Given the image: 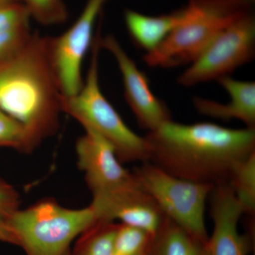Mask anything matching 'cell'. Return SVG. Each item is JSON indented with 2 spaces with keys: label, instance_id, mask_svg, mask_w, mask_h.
Returning <instances> with one entry per match:
<instances>
[{
  "label": "cell",
  "instance_id": "obj_15",
  "mask_svg": "<svg viewBox=\"0 0 255 255\" xmlns=\"http://www.w3.org/2000/svg\"><path fill=\"white\" fill-rule=\"evenodd\" d=\"M192 244V238L164 215L158 230L152 236L147 255H189Z\"/></svg>",
  "mask_w": 255,
  "mask_h": 255
},
{
  "label": "cell",
  "instance_id": "obj_17",
  "mask_svg": "<svg viewBox=\"0 0 255 255\" xmlns=\"http://www.w3.org/2000/svg\"><path fill=\"white\" fill-rule=\"evenodd\" d=\"M117 224L99 222L84 233L71 255H114V238Z\"/></svg>",
  "mask_w": 255,
  "mask_h": 255
},
{
  "label": "cell",
  "instance_id": "obj_20",
  "mask_svg": "<svg viewBox=\"0 0 255 255\" xmlns=\"http://www.w3.org/2000/svg\"><path fill=\"white\" fill-rule=\"evenodd\" d=\"M31 17L43 25L63 23L68 16L63 0H23Z\"/></svg>",
  "mask_w": 255,
  "mask_h": 255
},
{
  "label": "cell",
  "instance_id": "obj_18",
  "mask_svg": "<svg viewBox=\"0 0 255 255\" xmlns=\"http://www.w3.org/2000/svg\"><path fill=\"white\" fill-rule=\"evenodd\" d=\"M152 236L127 225H117L114 238V255H147Z\"/></svg>",
  "mask_w": 255,
  "mask_h": 255
},
{
  "label": "cell",
  "instance_id": "obj_13",
  "mask_svg": "<svg viewBox=\"0 0 255 255\" xmlns=\"http://www.w3.org/2000/svg\"><path fill=\"white\" fill-rule=\"evenodd\" d=\"M228 92L231 102L226 105L218 103L201 97H194L193 103L199 114L211 118L228 122L238 119L246 124L247 128H255V83L238 81L231 76L217 80Z\"/></svg>",
  "mask_w": 255,
  "mask_h": 255
},
{
  "label": "cell",
  "instance_id": "obj_11",
  "mask_svg": "<svg viewBox=\"0 0 255 255\" xmlns=\"http://www.w3.org/2000/svg\"><path fill=\"white\" fill-rule=\"evenodd\" d=\"M90 206L100 222L122 221L154 236L163 214L139 184L121 190L93 196Z\"/></svg>",
  "mask_w": 255,
  "mask_h": 255
},
{
  "label": "cell",
  "instance_id": "obj_2",
  "mask_svg": "<svg viewBox=\"0 0 255 255\" xmlns=\"http://www.w3.org/2000/svg\"><path fill=\"white\" fill-rule=\"evenodd\" d=\"M49 40L32 34L21 50L0 62V109L23 126L34 147L58 130L63 112Z\"/></svg>",
  "mask_w": 255,
  "mask_h": 255
},
{
  "label": "cell",
  "instance_id": "obj_4",
  "mask_svg": "<svg viewBox=\"0 0 255 255\" xmlns=\"http://www.w3.org/2000/svg\"><path fill=\"white\" fill-rule=\"evenodd\" d=\"M101 25L92 46V57L87 78L77 95L63 98L62 110L73 117L85 130L96 132L113 146L121 162H145V137L132 131L102 93L99 80Z\"/></svg>",
  "mask_w": 255,
  "mask_h": 255
},
{
  "label": "cell",
  "instance_id": "obj_5",
  "mask_svg": "<svg viewBox=\"0 0 255 255\" xmlns=\"http://www.w3.org/2000/svg\"><path fill=\"white\" fill-rule=\"evenodd\" d=\"M26 255H65L79 236L100 222L91 206L67 209L55 201H41L6 218Z\"/></svg>",
  "mask_w": 255,
  "mask_h": 255
},
{
  "label": "cell",
  "instance_id": "obj_19",
  "mask_svg": "<svg viewBox=\"0 0 255 255\" xmlns=\"http://www.w3.org/2000/svg\"><path fill=\"white\" fill-rule=\"evenodd\" d=\"M0 147L28 152L34 149L29 135L21 124L0 109Z\"/></svg>",
  "mask_w": 255,
  "mask_h": 255
},
{
  "label": "cell",
  "instance_id": "obj_22",
  "mask_svg": "<svg viewBox=\"0 0 255 255\" xmlns=\"http://www.w3.org/2000/svg\"><path fill=\"white\" fill-rule=\"evenodd\" d=\"M0 242L18 246L16 236L10 229L6 219L4 217H0Z\"/></svg>",
  "mask_w": 255,
  "mask_h": 255
},
{
  "label": "cell",
  "instance_id": "obj_23",
  "mask_svg": "<svg viewBox=\"0 0 255 255\" xmlns=\"http://www.w3.org/2000/svg\"><path fill=\"white\" fill-rule=\"evenodd\" d=\"M189 255H209L206 243H202L193 239L192 247Z\"/></svg>",
  "mask_w": 255,
  "mask_h": 255
},
{
  "label": "cell",
  "instance_id": "obj_6",
  "mask_svg": "<svg viewBox=\"0 0 255 255\" xmlns=\"http://www.w3.org/2000/svg\"><path fill=\"white\" fill-rule=\"evenodd\" d=\"M132 173L164 216L192 239L202 243L208 241L204 216L206 202L214 185L174 177L147 161L141 162Z\"/></svg>",
  "mask_w": 255,
  "mask_h": 255
},
{
  "label": "cell",
  "instance_id": "obj_3",
  "mask_svg": "<svg viewBox=\"0 0 255 255\" xmlns=\"http://www.w3.org/2000/svg\"><path fill=\"white\" fill-rule=\"evenodd\" d=\"M181 22L155 50L144 55L150 67L170 68L192 63L230 24L251 11L243 0H189Z\"/></svg>",
  "mask_w": 255,
  "mask_h": 255
},
{
  "label": "cell",
  "instance_id": "obj_14",
  "mask_svg": "<svg viewBox=\"0 0 255 255\" xmlns=\"http://www.w3.org/2000/svg\"><path fill=\"white\" fill-rule=\"evenodd\" d=\"M182 16V8L171 14L159 16H148L127 9L124 20L134 43L149 53L155 50L181 22Z\"/></svg>",
  "mask_w": 255,
  "mask_h": 255
},
{
  "label": "cell",
  "instance_id": "obj_26",
  "mask_svg": "<svg viewBox=\"0 0 255 255\" xmlns=\"http://www.w3.org/2000/svg\"><path fill=\"white\" fill-rule=\"evenodd\" d=\"M65 255H71V253H70V251H68Z\"/></svg>",
  "mask_w": 255,
  "mask_h": 255
},
{
  "label": "cell",
  "instance_id": "obj_9",
  "mask_svg": "<svg viewBox=\"0 0 255 255\" xmlns=\"http://www.w3.org/2000/svg\"><path fill=\"white\" fill-rule=\"evenodd\" d=\"M79 168L85 174L92 196L108 194L138 184L122 166L113 146L96 132L85 130L76 142Z\"/></svg>",
  "mask_w": 255,
  "mask_h": 255
},
{
  "label": "cell",
  "instance_id": "obj_8",
  "mask_svg": "<svg viewBox=\"0 0 255 255\" xmlns=\"http://www.w3.org/2000/svg\"><path fill=\"white\" fill-rule=\"evenodd\" d=\"M108 0H87L73 24L58 37H50V60L63 98L78 94L83 85L82 65L92 48L96 22Z\"/></svg>",
  "mask_w": 255,
  "mask_h": 255
},
{
  "label": "cell",
  "instance_id": "obj_24",
  "mask_svg": "<svg viewBox=\"0 0 255 255\" xmlns=\"http://www.w3.org/2000/svg\"><path fill=\"white\" fill-rule=\"evenodd\" d=\"M22 1L23 0H0V5L13 4V3L22 2Z\"/></svg>",
  "mask_w": 255,
  "mask_h": 255
},
{
  "label": "cell",
  "instance_id": "obj_16",
  "mask_svg": "<svg viewBox=\"0 0 255 255\" xmlns=\"http://www.w3.org/2000/svg\"><path fill=\"white\" fill-rule=\"evenodd\" d=\"M228 184L241 203L245 214L255 210V152L234 167Z\"/></svg>",
  "mask_w": 255,
  "mask_h": 255
},
{
  "label": "cell",
  "instance_id": "obj_21",
  "mask_svg": "<svg viewBox=\"0 0 255 255\" xmlns=\"http://www.w3.org/2000/svg\"><path fill=\"white\" fill-rule=\"evenodd\" d=\"M19 197L12 186L0 178V217L7 218L18 209Z\"/></svg>",
  "mask_w": 255,
  "mask_h": 255
},
{
  "label": "cell",
  "instance_id": "obj_7",
  "mask_svg": "<svg viewBox=\"0 0 255 255\" xmlns=\"http://www.w3.org/2000/svg\"><path fill=\"white\" fill-rule=\"evenodd\" d=\"M255 55V18L251 11L223 29L179 77L178 83L191 87L230 76Z\"/></svg>",
  "mask_w": 255,
  "mask_h": 255
},
{
  "label": "cell",
  "instance_id": "obj_10",
  "mask_svg": "<svg viewBox=\"0 0 255 255\" xmlns=\"http://www.w3.org/2000/svg\"><path fill=\"white\" fill-rule=\"evenodd\" d=\"M100 46L113 55L123 78L124 97L140 127L154 131L172 120L167 105L151 90L145 74L137 68L113 35L100 38Z\"/></svg>",
  "mask_w": 255,
  "mask_h": 255
},
{
  "label": "cell",
  "instance_id": "obj_12",
  "mask_svg": "<svg viewBox=\"0 0 255 255\" xmlns=\"http://www.w3.org/2000/svg\"><path fill=\"white\" fill-rule=\"evenodd\" d=\"M212 236L206 242L209 255H248L251 244L238 231L244 209L228 183L214 186L210 194Z\"/></svg>",
  "mask_w": 255,
  "mask_h": 255
},
{
  "label": "cell",
  "instance_id": "obj_1",
  "mask_svg": "<svg viewBox=\"0 0 255 255\" xmlns=\"http://www.w3.org/2000/svg\"><path fill=\"white\" fill-rule=\"evenodd\" d=\"M145 138L147 162L174 177L214 186L228 183L234 167L255 152V128H249L171 120Z\"/></svg>",
  "mask_w": 255,
  "mask_h": 255
},
{
  "label": "cell",
  "instance_id": "obj_25",
  "mask_svg": "<svg viewBox=\"0 0 255 255\" xmlns=\"http://www.w3.org/2000/svg\"><path fill=\"white\" fill-rule=\"evenodd\" d=\"M243 1H244L245 2L247 3V4L251 5V6H252V4H253V3L255 2V0H243Z\"/></svg>",
  "mask_w": 255,
  "mask_h": 255
}]
</instances>
